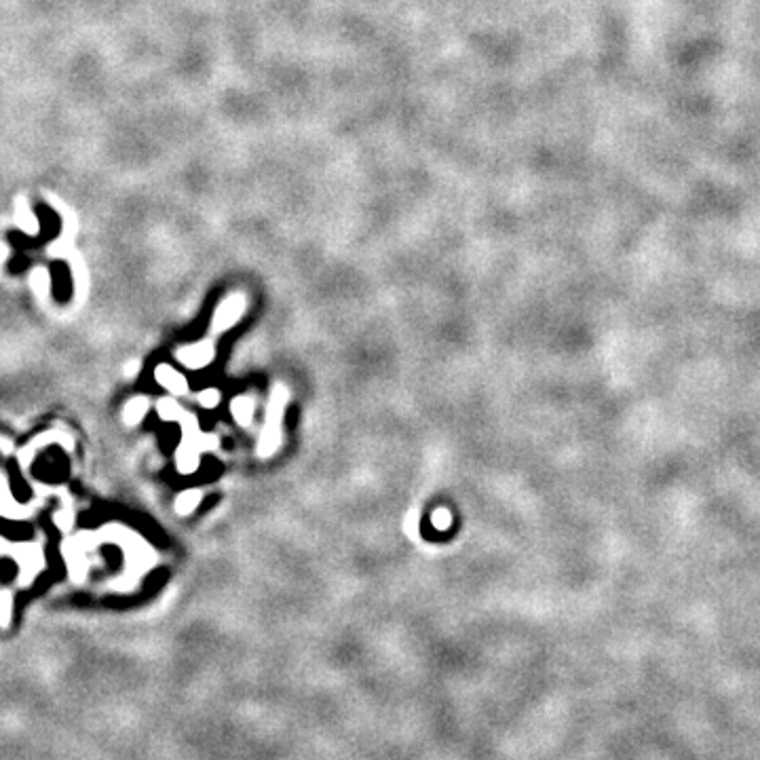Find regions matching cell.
<instances>
[{"label": "cell", "instance_id": "4", "mask_svg": "<svg viewBox=\"0 0 760 760\" xmlns=\"http://www.w3.org/2000/svg\"><path fill=\"white\" fill-rule=\"evenodd\" d=\"M154 378H156V382H159L161 387H165L169 393H173V395H186V393H188V380H186V376H182L177 370L169 368V365H165V363H161L159 368H156Z\"/></svg>", "mask_w": 760, "mask_h": 760}, {"label": "cell", "instance_id": "5", "mask_svg": "<svg viewBox=\"0 0 760 760\" xmlns=\"http://www.w3.org/2000/svg\"><path fill=\"white\" fill-rule=\"evenodd\" d=\"M197 439H184L182 448L177 450V469L182 471V474H193V471L199 467L201 448H199V441Z\"/></svg>", "mask_w": 760, "mask_h": 760}, {"label": "cell", "instance_id": "7", "mask_svg": "<svg viewBox=\"0 0 760 760\" xmlns=\"http://www.w3.org/2000/svg\"><path fill=\"white\" fill-rule=\"evenodd\" d=\"M146 412H148V400H144V397L131 400V402H127V406L123 410V421L129 427H134V425H138L142 421Z\"/></svg>", "mask_w": 760, "mask_h": 760}, {"label": "cell", "instance_id": "3", "mask_svg": "<svg viewBox=\"0 0 760 760\" xmlns=\"http://www.w3.org/2000/svg\"><path fill=\"white\" fill-rule=\"evenodd\" d=\"M243 310H245V300L241 296H232V298L224 300L218 306L216 315H214V330L216 332H224V330L232 328L234 323L241 319Z\"/></svg>", "mask_w": 760, "mask_h": 760}, {"label": "cell", "instance_id": "11", "mask_svg": "<svg viewBox=\"0 0 760 760\" xmlns=\"http://www.w3.org/2000/svg\"><path fill=\"white\" fill-rule=\"evenodd\" d=\"M9 615H11V591H3V625H9Z\"/></svg>", "mask_w": 760, "mask_h": 760}, {"label": "cell", "instance_id": "9", "mask_svg": "<svg viewBox=\"0 0 760 760\" xmlns=\"http://www.w3.org/2000/svg\"><path fill=\"white\" fill-rule=\"evenodd\" d=\"M156 410H159L161 418H165V421H177V418H182V408L173 400H161Z\"/></svg>", "mask_w": 760, "mask_h": 760}, {"label": "cell", "instance_id": "2", "mask_svg": "<svg viewBox=\"0 0 760 760\" xmlns=\"http://www.w3.org/2000/svg\"><path fill=\"white\" fill-rule=\"evenodd\" d=\"M214 345L205 340V343H197V345H191V347H184V349H177L175 357L182 365H186V368H193V370H199V368H205L214 361Z\"/></svg>", "mask_w": 760, "mask_h": 760}, {"label": "cell", "instance_id": "8", "mask_svg": "<svg viewBox=\"0 0 760 760\" xmlns=\"http://www.w3.org/2000/svg\"><path fill=\"white\" fill-rule=\"evenodd\" d=\"M201 490H197V488H193V490H186V492H182L177 499H175V511L180 513V515H188V513H193L195 511V507L201 503Z\"/></svg>", "mask_w": 760, "mask_h": 760}, {"label": "cell", "instance_id": "10", "mask_svg": "<svg viewBox=\"0 0 760 760\" xmlns=\"http://www.w3.org/2000/svg\"><path fill=\"white\" fill-rule=\"evenodd\" d=\"M220 400H222V395H220L218 389H205L203 393H199V404L207 410L216 408L220 404Z\"/></svg>", "mask_w": 760, "mask_h": 760}, {"label": "cell", "instance_id": "1", "mask_svg": "<svg viewBox=\"0 0 760 760\" xmlns=\"http://www.w3.org/2000/svg\"><path fill=\"white\" fill-rule=\"evenodd\" d=\"M290 400V393L285 391V387L277 384L273 391V397L269 402V412H267V421L260 433V443H258V452L260 456H271L281 443V418H283V408Z\"/></svg>", "mask_w": 760, "mask_h": 760}, {"label": "cell", "instance_id": "6", "mask_svg": "<svg viewBox=\"0 0 760 760\" xmlns=\"http://www.w3.org/2000/svg\"><path fill=\"white\" fill-rule=\"evenodd\" d=\"M230 412L234 416V421H237L239 425H243V427H247L252 423V418H254V412H256V402L247 395H241L237 400H232Z\"/></svg>", "mask_w": 760, "mask_h": 760}]
</instances>
